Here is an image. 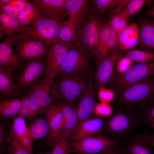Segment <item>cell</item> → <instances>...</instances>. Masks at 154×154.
<instances>
[{"mask_svg":"<svg viewBox=\"0 0 154 154\" xmlns=\"http://www.w3.org/2000/svg\"><path fill=\"white\" fill-rule=\"evenodd\" d=\"M86 72L57 76L51 88L59 102L73 103L83 95L88 88L91 79Z\"/></svg>","mask_w":154,"mask_h":154,"instance_id":"1","label":"cell"},{"mask_svg":"<svg viewBox=\"0 0 154 154\" xmlns=\"http://www.w3.org/2000/svg\"><path fill=\"white\" fill-rule=\"evenodd\" d=\"M118 104L125 110L142 111L154 100V79H147L120 91Z\"/></svg>","mask_w":154,"mask_h":154,"instance_id":"2","label":"cell"},{"mask_svg":"<svg viewBox=\"0 0 154 154\" xmlns=\"http://www.w3.org/2000/svg\"><path fill=\"white\" fill-rule=\"evenodd\" d=\"M144 122L140 112L125 110L118 111L106 124V130L117 140L126 138Z\"/></svg>","mask_w":154,"mask_h":154,"instance_id":"3","label":"cell"},{"mask_svg":"<svg viewBox=\"0 0 154 154\" xmlns=\"http://www.w3.org/2000/svg\"><path fill=\"white\" fill-rule=\"evenodd\" d=\"M46 54L25 62L16 77V87L23 92L36 86L44 77L46 67Z\"/></svg>","mask_w":154,"mask_h":154,"instance_id":"4","label":"cell"},{"mask_svg":"<svg viewBox=\"0 0 154 154\" xmlns=\"http://www.w3.org/2000/svg\"><path fill=\"white\" fill-rule=\"evenodd\" d=\"M64 21L49 17L41 13L28 32L43 41L47 48L50 47L58 42L60 29Z\"/></svg>","mask_w":154,"mask_h":154,"instance_id":"5","label":"cell"},{"mask_svg":"<svg viewBox=\"0 0 154 154\" xmlns=\"http://www.w3.org/2000/svg\"><path fill=\"white\" fill-rule=\"evenodd\" d=\"M15 50L23 64L26 62L40 58L46 54L48 50L44 43L31 35L23 33L14 42Z\"/></svg>","mask_w":154,"mask_h":154,"instance_id":"6","label":"cell"},{"mask_svg":"<svg viewBox=\"0 0 154 154\" xmlns=\"http://www.w3.org/2000/svg\"><path fill=\"white\" fill-rule=\"evenodd\" d=\"M104 24L100 14L92 11L84 21L80 32L78 45L84 48L88 54L96 46Z\"/></svg>","mask_w":154,"mask_h":154,"instance_id":"7","label":"cell"},{"mask_svg":"<svg viewBox=\"0 0 154 154\" xmlns=\"http://www.w3.org/2000/svg\"><path fill=\"white\" fill-rule=\"evenodd\" d=\"M154 76V61L145 63H138L133 65L125 73L117 75L115 79L117 90L120 91L133 84Z\"/></svg>","mask_w":154,"mask_h":154,"instance_id":"8","label":"cell"},{"mask_svg":"<svg viewBox=\"0 0 154 154\" xmlns=\"http://www.w3.org/2000/svg\"><path fill=\"white\" fill-rule=\"evenodd\" d=\"M88 55L82 46L72 44L62 61L57 75L86 72L89 66Z\"/></svg>","mask_w":154,"mask_h":154,"instance_id":"9","label":"cell"},{"mask_svg":"<svg viewBox=\"0 0 154 154\" xmlns=\"http://www.w3.org/2000/svg\"><path fill=\"white\" fill-rule=\"evenodd\" d=\"M120 144L119 140L100 135H93L77 141L70 142L74 153L78 154H95Z\"/></svg>","mask_w":154,"mask_h":154,"instance_id":"10","label":"cell"},{"mask_svg":"<svg viewBox=\"0 0 154 154\" xmlns=\"http://www.w3.org/2000/svg\"><path fill=\"white\" fill-rule=\"evenodd\" d=\"M73 44L58 41L50 47L46 54V67L43 79L52 82L62 61Z\"/></svg>","mask_w":154,"mask_h":154,"instance_id":"11","label":"cell"},{"mask_svg":"<svg viewBox=\"0 0 154 154\" xmlns=\"http://www.w3.org/2000/svg\"><path fill=\"white\" fill-rule=\"evenodd\" d=\"M63 102H60L50 107L42 115L49 127L48 134L45 139L39 143L44 149L52 147L58 139V131L63 117Z\"/></svg>","mask_w":154,"mask_h":154,"instance_id":"12","label":"cell"},{"mask_svg":"<svg viewBox=\"0 0 154 154\" xmlns=\"http://www.w3.org/2000/svg\"><path fill=\"white\" fill-rule=\"evenodd\" d=\"M122 51L117 47L115 48L97 64L95 80L99 88L104 86L111 81L117 61L123 56Z\"/></svg>","mask_w":154,"mask_h":154,"instance_id":"13","label":"cell"},{"mask_svg":"<svg viewBox=\"0 0 154 154\" xmlns=\"http://www.w3.org/2000/svg\"><path fill=\"white\" fill-rule=\"evenodd\" d=\"M25 33V32H24ZM23 33L14 36H7L0 43V67L14 71L21 70L23 64L19 60L13 46L15 41Z\"/></svg>","mask_w":154,"mask_h":154,"instance_id":"14","label":"cell"},{"mask_svg":"<svg viewBox=\"0 0 154 154\" xmlns=\"http://www.w3.org/2000/svg\"><path fill=\"white\" fill-rule=\"evenodd\" d=\"M52 82L43 78L36 86L26 90L23 94L29 97L41 106L49 108L60 102L56 98L52 90L51 84Z\"/></svg>","mask_w":154,"mask_h":154,"instance_id":"15","label":"cell"},{"mask_svg":"<svg viewBox=\"0 0 154 154\" xmlns=\"http://www.w3.org/2000/svg\"><path fill=\"white\" fill-rule=\"evenodd\" d=\"M117 35L108 24L102 27L97 44L90 54L96 58L97 64L111 50L117 47Z\"/></svg>","mask_w":154,"mask_h":154,"instance_id":"16","label":"cell"},{"mask_svg":"<svg viewBox=\"0 0 154 154\" xmlns=\"http://www.w3.org/2000/svg\"><path fill=\"white\" fill-rule=\"evenodd\" d=\"M62 120L58 135L67 139L70 140L79 123L77 106L73 103L63 102Z\"/></svg>","mask_w":154,"mask_h":154,"instance_id":"17","label":"cell"},{"mask_svg":"<svg viewBox=\"0 0 154 154\" xmlns=\"http://www.w3.org/2000/svg\"><path fill=\"white\" fill-rule=\"evenodd\" d=\"M65 3L67 15L80 31L81 25L92 11L90 0H65Z\"/></svg>","mask_w":154,"mask_h":154,"instance_id":"18","label":"cell"},{"mask_svg":"<svg viewBox=\"0 0 154 154\" xmlns=\"http://www.w3.org/2000/svg\"><path fill=\"white\" fill-rule=\"evenodd\" d=\"M31 2L41 13L49 17L64 21L68 15L65 0H32Z\"/></svg>","mask_w":154,"mask_h":154,"instance_id":"19","label":"cell"},{"mask_svg":"<svg viewBox=\"0 0 154 154\" xmlns=\"http://www.w3.org/2000/svg\"><path fill=\"white\" fill-rule=\"evenodd\" d=\"M96 104L92 80L91 78L88 88L84 94L79 99L77 106L79 124L91 118L94 113Z\"/></svg>","mask_w":154,"mask_h":154,"instance_id":"20","label":"cell"},{"mask_svg":"<svg viewBox=\"0 0 154 154\" xmlns=\"http://www.w3.org/2000/svg\"><path fill=\"white\" fill-rule=\"evenodd\" d=\"M0 38L3 35L7 36L17 33L28 32L31 26L22 24L16 15L14 13H4L0 11Z\"/></svg>","mask_w":154,"mask_h":154,"instance_id":"21","label":"cell"},{"mask_svg":"<svg viewBox=\"0 0 154 154\" xmlns=\"http://www.w3.org/2000/svg\"><path fill=\"white\" fill-rule=\"evenodd\" d=\"M138 43L145 50L154 52V20L146 17L139 19Z\"/></svg>","mask_w":154,"mask_h":154,"instance_id":"22","label":"cell"},{"mask_svg":"<svg viewBox=\"0 0 154 154\" xmlns=\"http://www.w3.org/2000/svg\"><path fill=\"white\" fill-rule=\"evenodd\" d=\"M117 35V47L122 51L131 49L138 44L139 38V26L135 23L129 24Z\"/></svg>","mask_w":154,"mask_h":154,"instance_id":"23","label":"cell"},{"mask_svg":"<svg viewBox=\"0 0 154 154\" xmlns=\"http://www.w3.org/2000/svg\"><path fill=\"white\" fill-rule=\"evenodd\" d=\"M103 125L100 118H91L80 123L70 139V142L77 141L93 136L100 132Z\"/></svg>","mask_w":154,"mask_h":154,"instance_id":"24","label":"cell"},{"mask_svg":"<svg viewBox=\"0 0 154 154\" xmlns=\"http://www.w3.org/2000/svg\"><path fill=\"white\" fill-rule=\"evenodd\" d=\"M123 145L127 154H154L153 148L143 133L127 139Z\"/></svg>","mask_w":154,"mask_h":154,"instance_id":"25","label":"cell"},{"mask_svg":"<svg viewBox=\"0 0 154 154\" xmlns=\"http://www.w3.org/2000/svg\"><path fill=\"white\" fill-rule=\"evenodd\" d=\"M13 72L0 67V94L10 98L20 99L23 92L17 88L14 82Z\"/></svg>","mask_w":154,"mask_h":154,"instance_id":"26","label":"cell"},{"mask_svg":"<svg viewBox=\"0 0 154 154\" xmlns=\"http://www.w3.org/2000/svg\"><path fill=\"white\" fill-rule=\"evenodd\" d=\"M11 118L12 130L30 154H33L32 141L24 118L18 115Z\"/></svg>","mask_w":154,"mask_h":154,"instance_id":"27","label":"cell"},{"mask_svg":"<svg viewBox=\"0 0 154 154\" xmlns=\"http://www.w3.org/2000/svg\"><path fill=\"white\" fill-rule=\"evenodd\" d=\"M80 31L76 23L69 18L64 21L61 25L58 41L78 45Z\"/></svg>","mask_w":154,"mask_h":154,"instance_id":"28","label":"cell"},{"mask_svg":"<svg viewBox=\"0 0 154 154\" xmlns=\"http://www.w3.org/2000/svg\"><path fill=\"white\" fill-rule=\"evenodd\" d=\"M22 106L18 115L24 118L33 119L39 114L44 113L49 108L43 107L26 95L20 97Z\"/></svg>","mask_w":154,"mask_h":154,"instance_id":"29","label":"cell"},{"mask_svg":"<svg viewBox=\"0 0 154 154\" xmlns=\"http://www.w3.org/2000/svg\"><path fill=\"white\" fill-rule=\"evenodd\" d=\"M27 127L32 142L46 137L48 133V125L43 115H38L33 118Z\"/></svg>","mask_w":154,"mask_h":154,"instance_id":"30","label":"cell"},{"mask_svg":"<svg viewBox=\"0 0 154 154\" xmlns=\"http://www.w3.org/2000/svg\"><path fill=\"white\" fill-rule=\"evenodd\" d=\"M22 106L20 99H4L1 97L0 116L1 118H7L19 114Z\"/></svg>","mask_w":154,"mask_h":154,"instance_id":"31","label":"cell"},{"mask_svg":"<svg viewBox=\"0 0 154 154\" xmlns=\"http://www.w3.org/2000/svg\"><path fill=\"white\" fill-rule=\"evenodd\" d=\"M9 133L7 139L8 154H30L12 130L9 123Z\"/></svg>","mask_w":154,"mask_h":154,"instance_id":"32","label":"cell"},{"mask_svg":"<svg viewBox=\"0 0 154 154\" xmlns=\"http://www.w3.org/2000/svg\"><path fill=\"white\" fill-rule=\"evenodd\" d=\"M125 55L138 63H145L154 61V52L145 50H130L126 52Z\"/></svg>","mask_w":154,"mask_h":154,"instance_id":"33","label":"cell"},{"mask_svg":"<svg viewBox=\"0 0 154 154\" xmlns=\"http://www.w3.org/2000/svg\"><path fill=\"white\" fill-rule=\"evenodd\" d=\"M129 17L121 11L110 18L108 24L117 35L128 25L127 23Z\"/></svg>","mask_w":154,"mask_h":154,"instance_id":"34","label":"cell"},{"mask_svg":"<svg viewBox=\"0 0 154 154\" xmlns=\"http://www.w3.org/2000/svg\"><path fill=\"white\" fill-rule=\"evenodd\" d=\"M119 0H90L92 11L99 14L109 13L117 5Z\"/></svg>","mask_w":154,"mask_h":154,"instance_id":"35","label":"cell"},{"mask_svg":"<svg viewBox=\"0 0 154 154\" xmlns=\"http://www.w3.org/2000/svg\"><path fill=\"white\" fill-rule=\"evenodd\" d=\"M9 123L7 118H1L0 119V154H4L7 149V139L9 129Z\"/></svg>","mask_w":154,"mask_h":154,"instance_id":"36","label":"cell"},{"mask_svg":"<svg viewBox=\"0 0 154 154\" xmlns=\"http://www.w3.org/2000/svg\"><path fill=\"white\" fill-rule=\"evenodd\" d=\"M59 136V135H58ZM53 145L52 154H70L74 153L71 148L70 142L61 136Z\"/></svg>","mask_w":154,"mask_h":154,"instance_id":"37","label":"cell"},{"mask_svg":"<svg viewBox=\"0 0 154 154\" xmlns=\"http://www.w3.org/2000/svg\"><path fill=\"white\" fill-rule=\"evenodd\" d=\"M149 1L146 0H130L122 11L128 16L137 14L144 5Z\"/></svg>","mask_w":154,"mask_h":154,"instance_id":"38","label":"cell"},{"mask_svg":"<svg viewBox=\"0 0 154 154\" xmlns=\"http://www.w3.org/2000/svg\"><path fill=\"white\" fill-rule=\"evenodd\" d=\"M133 61L125 55L121 56L117 61L116 69L117 75L123 74L133 66Z\"/></svg>","mask_w":154,"mask_h":154,"instance_id":"39","label":"cell"},{"mask_svg":"<svg viewBox=\"0 0 154 154\" xmlns=\"http://www.w3.org/2000/svg\"><path fill=\"white\" fill-rule=\"evenodd\" d=\"M24 10L25 11L27 17L32 26L41 12L35 5L29 1L26 4Z\"/></svg>","mask_w":154,"mask_h":154,"instance_id":"40","label":"cell"},{"mask_svg":"<svg viewBox=\"0 0 154 154\" xmlns=\"http://www.w3.org/2000/svg\"><path fill=\"white\" fill-rule=\"evenodd\" d=\"M114 92L112 90L105 88L104 86L99 88L98 96L102 103L108 104L113 101Z\"/></svg>","mask_w":154,"mask_h":154,"instance_id":"41","label":"cell"},{"mask_svg":"<svg viewBox=\"0 0 154 154\" xmlns=\"http://www.w3.org/2000/svg\"><path fill=\"white\" fill-rule=\"evenodd\" d=\"M112 111V108L108 104L101 102L96 104L94 113L97 116L108 117L111 114Z\"/></svg>","mask_w":154,"mask_h":154,"instance_id":"42","label":"cell"},{"mask_svg":"<svg viewBox=\"0 0 154 154\" xmlns=\"http://www.w3.org/2000/svg\"><path fill=\"white\" fill-rule=\"evenodd\" d=\"M154 100L149 103L142 111V112H141L144 122L147 123L154 121Z\"/></svg>","mask_w":154,"mask_h":154,"instance_id":"43","label":"cell"},{"mask_svg":"<svg viewBox=\"0 0 154 154\" xmlns=\"http://www.w3.org/2000/svg\"><path fill=\"white\" fill-rule=\"evenodd\" d=\"M95 154H127L123 145L120 144L109 149Z\"/></svg>","mask_w":154,"mask_h":154,"instance_id":"44","label":"cell"},{"mask_svg":"<svg viewBox=\"0 0 154 154\" xmlns=\"http://www.w3.org/2000/svg\"><path fill=\"white\" fill-rule=\"evenodd\" d=\"M130 0H120L117 5L108 13L110 18L120 13Z\"/></svg>","mask_w":154,"mask_h":154,"instance_id":"45","label":"cell"},{"mask_svg":"<svg viewBox=\"0 0 154 154\" xmlns=\"http://www.w3.org/2000/svg\"><path fill=\"white\" fill-rule=\"evenodd\" d=\"M29 1L27 0H11L9 3L15 10V12L24 10L25 6Z\"/></svg>","mask_w":154,"mask_h":154,"instance_id":"46","label":"cell"},{"mask_svg":"<svg viewBox=\"0 0 154 154\" xmlns=\"http://www.w3.org/2000/svg\"><path fill=\"white\" fill-rule=\"evenodd\" d=\"M0 11L4 13H14L15 12L14 9L9 3L4 4L0 3Z\"/></svg>","mask_w":154,"mask_h":154,"instance_id":"47","label":"cell"},{"mask_svg":"<svg viewBox=\"0 0 154 154\" xmlns=\"http://www.w3.org/2000/svg\"><path fill=\"white\" fill-rule=\"evenodd\" d=\"M143 134L154 149V132L152 133H145Z\"/></svg>","mask_w":154,"mask_h":154,"instance_id":"48","label":"cell"},{"mask_svg":"<svg viewBox=\"0 0 154 154\" xmlns=\"http://www.w3.org/2000/svg\"><path fill=\"white\" fill-rule=\"evenodd\" d=\"M147 14L154 20V5L150 6L147 11Z\"/></svg>","mask_w":154,"mask_h":154,"instance_id":"49","label":"cell"},{"mask_svg":"<svg viewBox=\"0 0 154 154\" xmlns=\"http://www.w3.org/2000/svg\"><path fill=\"white\" fill-rule=\"evenodd\" d=\"M11 0H0V3H1L4 4H7L9 3Z\"/></svg>","mask_w":154,"mask_h":154,"instance_id":"50","label":"cell"},{"mask_svg":"<svg viewBox=\"0 0 154 154\" xmlns=\"http://www.w3.org/2000/svg\"><path fill=\"white\" fill-rule=\"evenodd\" d=\"M147 124L149 126L154 129V121L150 122Z\"/></svg>","mask_w":154,"mask_h":154,"instance_id":"51","label":"cell"},{"mask_svg":"<svg viewBox=\"0 0 154 154\" xmlns=\"http://www.w3.org/2000/svg\"><path fill=\"white\" fill-rule=\"evenodd\" d=\"M37 154H52L51 152H40L38 153Z\"/></svg>","mask_w":154,"mask_h":154,"instance_id":"52","label":"cell"}]
</instances>
